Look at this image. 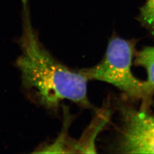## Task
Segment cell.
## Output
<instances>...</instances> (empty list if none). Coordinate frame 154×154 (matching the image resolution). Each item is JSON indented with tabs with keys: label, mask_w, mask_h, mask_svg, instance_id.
I'll return each mask as SVG.
<instances>
[{
	"label": "cell",
	"mask_w": 154,
	"mask_h": 154,
	"mask_svg": "<svg viewBox=\"0 0 154 154\" xmlns=\"http://www.w3.org/2000/svg\"><path fill=\"white\" fill-rule=\"evenodd\" d=\"M22 54L17 65L22 74L24 88L39 104L55 109L65 99L85 108H92L87 93L88 79L79 72L62 64L45 48L33 27L29 0H21Z\"/></svg>",
	"instance_id": "cell-1"
},
{
	"label": "cell",
	"mask_w": 154,
	"mask_h": 154,
	"mask_svg": "<svg viewBox=\"0 0 154 154\" xmlns=\"http://www.w3.org/2000/svg\"><path fill=\"white\" fill-rule=\"evenodd\" d=\"M135 42L114 34L107 45L103 59L95 66L78 70L88 81H99L114 86L133 99L142 100L143 81L131 70Z\"/></svg>",
	"instance_id": "cell-2"
},
{
	"label": "cell",
	"mask_w": 154,
	"mask_h": 154,
	"mask_svg": "<svg viewBox=\"0 0 154 154\" xmlns=\"http://www.w3.org/2000/svg\"><path fill=\"white\" fill-rule=\"evenodd\" d=\"M119 110L122 124L116 150L125 154H154V116L128 106Z\"/></svg>",
	"instance_id": "cell-3"
},
{
	"label": "cell",
	"mask_w": 154,
	"mask_h": 154,
	"mask_svg": "<svg viewBox=\"0 0 154 154\" xmlns=\"http://www.w3.org/2000/svg\"><path fill=\"white\" fill-rule=\"evenodd\" d=\"M135 63L143 67L147 74V79L143 81L144 96L140 108L147 111L154 95V46L146 47L139 51L136 55Z\"/></svg>",
	"instance_id": "cell-4"
},
{
	"label": "cell",
	"mask_w": 154,
	"mask_h": 154,
	"mask_svg": "<svg viewBox=\"0 0 154 154\" xmlns=\"http://www.w3.org/2000/svg\"><path fill=\"white\" fill-rule=\"evenodd\" d=\"M143 25L154 33V0H147L140 11Z\"/></svg>",
	"instance_id": "cell-5"
}]
</instances>
